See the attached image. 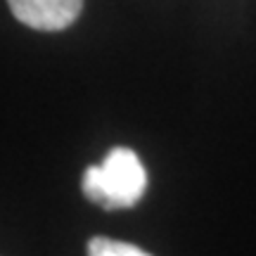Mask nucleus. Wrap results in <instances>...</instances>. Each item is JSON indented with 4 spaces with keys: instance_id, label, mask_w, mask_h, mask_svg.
Here are the masks:
<instances>
[{
    "instance_id": "f03ea898",
    "label": "nucleus",
    "mask_w": 256,
    "mask_h": 256,
    "mask_svg": "<svg viewBox=\"0 0 256 256\" xmlns=\"http://www.w3.org/2000/svg\"><path fill=\"white\" fill-rule=\"evenodd\" d=\"M12 14L38 31H62L78 19L83 0H8Z\"/></svg>"
},
{
    "instance_id": "f257e3e1",
    "label": "nucleus",
    "mask_w": 256,
    "mask_h": 256,
    "mask_svg": "<svg viewBox=\"0 0 256 256\" xmlns=\"http://www.w3.org/2000/svg\"><path fill=\"white\" fill-rule=\"evenodd\" d=\"M83 194L102 209H130L147 190V171L128 147H114L104 162L88 166L81 180Z\"/></svg>"
},
{
    "instance_id": "7ed1b4c3",
    "label": "nucleus",
    "mask_w": 256,
    "mask_h": 256,
    "mask_svg": "<svg viewBox=\"0 0 256 256\" xmlns=\"http://www.w3.org/2000/svg\"><path fill=\"white\" fill-rule=\"evenodd\" d=\"M88 256H152L145 249L128 244V242H119V240L110 238H92L88 242Z\"/></svg>"
}]
</instances>
